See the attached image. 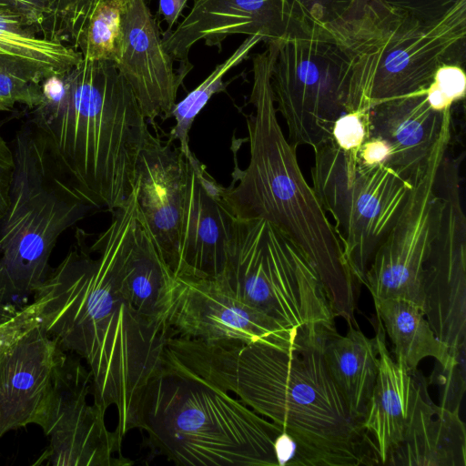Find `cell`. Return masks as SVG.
Segmentation results:
<instances>
[{"instance_id": "obj_1", "label": "cell", "mask_w": 466, "mask_h": 466, "mask_svg": "<svg viewBox=\"0 0 466 466\" xmlns=\"http://www.w3.org/2000/svg\"><path fill=\"white\" fill-rule=\"evenodd\" d=\"M136 218L133 191L93 242L77 228L70 249L33 297L43 329L86 363L94 400L106 410L115 406V431L121 440L137 428L142 393L163 366L169 334L167 327L136 309L123 286Z\"/></svg>"}, {"instance_id": "obj_2", "label": "cell", "mask_w": 466, "mask_h": 466, "mask_svg": "<svg viewBox=\"0 0 466 466\" xmlns=\"http://www.w3.org/2000/svg\"><path fill=\"white\" fill-rule=\"evenodd\" d=\"M322 345L287 351L257 342L171 336L165 360L280 425L317 466L380 464L375 442L327 370Z\"/></svg>"}, {"instance_id": "obj_3", "label": "cell", "mask_w": 466, "mask_h": 466, "mask_svg": "<svg viewBox=\"0 0 466 466\" xmlns=\"http://www.w3.org/2000/svg\"><path fill=\"white\" fill-rule=\"evenodd\" d=\"M41 89L28 126L48 165L93 208L125 207L149 129L114 62L83 58Z\"/></svg>"}, {"instance_id": "obj_4", "label": "cell", "mask_w": 466, "mask_h": 466, "mask_svg": "<svg viewBox=\"0 0 466 466\" xmlns=\"http://www.w3.org/2000/svg\"><path fill=\"white\" fill-rule=\"evenodd\" d=\"M279 50L276 40L252 56L253 84L245 116L249 162L241 169L235 160L233 180L225 196L236 217L262 218L286 234L315 268L334 317L356 327L357 291L360 284L345 259L332 222L312 186L304 177L297 147L285 137L277 116L271 73Z\"/></svg>"}, {"instance_id": "obj_5", "label": "cell", "mask_w": 466, "mask_h": 466, "mask_svg": "<svg viewBox=\"0 0 466 466\" xmlns=\"http://www.w3.org/2000/svg\"><path fill=\"white\" fill-rule=\"evenodd\" d=\"M320 27L346 61L345 113L364 116L380 101L427 88L441 66L465 64L466 0L429 9L351 0Z\"/></svg>"}, {"instance_id": "obj_6", "label": "cell", "mask_w": 466, "mask_h": 466, "mask_svg": "<svg viewBox=\"0 0 466 466\" xmlns=\"http://www.w3.org/2000/svg\"><path fill=\"white\" fill-rule=\"evenodd\" d=\"M137 429L176 464L278 466L274 441L283 428L164 360L142 393Z\"/></svg>"}, {"instance_id": "obj_7", "label": "cell", "mask_w": 466, "mask_h": 466, "mask_svg": "<svg viewBox=\"0 0 466 466\" xmlns=\"http://www.w3.org/2000/svg\"><path fill=\"white\" fill-rule=\"evenodd\" d=\"M12 148L9 203L0 218V306L6 312L31 301L57 239L93 208L54 172L29 126L16 132Z\"/></svg>"}, {"instance_id": "obj_8", "label": "cell", "mask_w": 466, "mask_h": 466, "mask_svg": "<svg viewBox=\"0 0 466 466\" xmlns=\"http://www.w3.org/2000/svg\"><path fill=\"white\" fill-rule=\"evenodd\" d=\"M218 278L244 303L322 343L336 330L324 286L311 262L262 218H237Z\"/></svg>"}, {"instance_id": "obj_9", "label": "cell", "mask_w": 466, "mask_h": 466, "mask_svg": "<svg viewBox=\"0 0 466 466\" xmlns=\"http://www.w3.org/2000/svg\"><path fill=\"white\" fill-rule=\"evenodd\" d=\"M313 149L312 187L361 285L375 252L400 218L412 183L383 164L363 163L358 152L341 149L332 138Z\"/></svg>"}, {"instance_id": "obj_10", "label": "cell", "mask_w": 466, "mask_h": 466, "mask_svg": "<svg viewBox=\"0 0 466 466\" xmlns=\"http://www.w3.org/2000/svg\"><path fill=\"white\" fill-rule=\"evenodd\" d=\"M346 73L345 58L320 26L297 25L279 40L270 83L292 145L315 148L332 138L345 113Z\"/></svg>"}, {"instance_id": "obj_11", "label": "cell", "mask_w": 466, "mask_h": 466, "mask_svg": "<svg viewBox=\"0 0 466 466\" xmlns=\"http://www.w3.org/2000/svg\"><path fill=\"white\" fill-rule=\"evenodd\" d=\"M451 139V126L435 147L425 170L412 182L400 218L367 268L362 284L374 301L405 299L421 310L423 270L435 246L444 208L439 170Z\"/></svg>"}, {"instance_id": "obj_12", "label": "cell", "mask_w": 466, "mask_h": 466, "mask_svg": "<svg viewBox=\"0 0 466 466\" xmlns=\"http://www.w3.org/2000/svg\"><path fill=\"white\" fill-rule=\"evenodd\" d=\"M93 396L92 375L80 360L65 356L37 425L49 445L34 464L116 466L132 464L121 453L122 440L105 422L106 410Z\"/></svg>"}, {"instance_id": "obj_13", "label": "cell", "mask_w": 466, "mask_h": 466, "mask_svg": "<svg viewBox=\"0 0 466 466\" xmlns=\"http://www.w3.org/2000/svg\"><path fill=\"white\" fill-rule=\"evenodd\" d=\"M166 320L168 337L257 342L287 351L309 343L296 330L244 303L217 277L174 275Z\"/></svg>"}, {"instance_id": "obj_14", "label": "cell", "mask_w": 466, "mask_h": 466, "mask_svg": "<svg viewBox=\"0 0 466 466\" xmlns=\"http://www.w3.org/2000/svg\"><path fill=\"white\" fill-rule=\"evenodd\" d=\"M439 185L444 208L423 270L421 311L436 336L459 358L465 355L466 344V218L456 165L441 170Z\"/></svg>"}, {"instance_id": "obj_15", "label": "cell", "mask_w": 466, "mask_h": 466, "mask_svg": "<svg viewBox=\"0 0 466 466\" xmlns=\"http://www.w3.org/2000/svg\"><path fill=\"white\" fill-rule=\"evenodd\" d=\"M147 132L135 168L137 218L148 230L161 258L176 273L188 180V160L175 142L163 141L157 122Z\"/></svg>"}, {"instance_id": "obj_16", "label": "cell", "mask_w": 466, "mask_h": 466, "mask_svg": "<svg viewBox=\"0 0 466 466\" xmlns=\"http://www.w3.org/2000/svg\"><path fill=\"white\" fill-rule=\"evenodd\" d=\"M299 24L290 0H193L176 29L163 33L162 43L184 79L193 66L190 48L199 40L221 50L232 35H260L266 43L284 38Z\"/></svg>"}, {"instance_id": "obj_17", "label": "cell", "mask_w": 466, "mask_h": 466, "mask_svg": "<svg viewBox=\"0 0 466 466\" xmlns=\"http://www.w3.org/2000/svg\"><path fill=\"white\" fill-rule=\"evenodd\" d=\"M114 64L130 86L147 123L171 117L184 79L174 68L146 0H127Z\"/></svg>"}, {"instance_id": "obj_18", "label": "cell", "mask_w": 466, "mask_h": 466, "mask_svg": "<svg viewBox=\"0 0 466 466\" xmlns=\"http://www.w3.org/2000/svg\"><path fill=\"white\" fill-rule=\"evenodd\" d=\"M175 276L216 278L227 260V245L238 218L219 185L192 152Z\"/></svg>"}, {"instance_id": "obj_19", "label": "cell", "mask_w": 466, "mask_h": 466, "mask_svg": "<svg viewBox=\"0 0 466 466\" xmlns=\"http://www.w3.org/2000/svg\"><path fill=\"white\" fill-rule=\"evenodd\" d=\"M65 356L40 324L0 350V439L37 423Z\"/></svg>"}, {"instance_id": "obj_20", "label": "cell", "mask_w": 466, "mask_h": 466, "mask_svg": "<svg viewBox=\"0 0 466 466\" xmlns=\"http://www.w3.org/2000/svg\"><path fill=\"white\" fill-rule=\"evenodd\" d=\"M365 118L367 137L380 138L389 147L385 166L410 183L425 170L452 122L451 108L433 109L424 89L380 101L368 109Z\"/></svg>"}, {"instance_id": "obj_21", "label": "cell", "mask_w": 466, "mask_h": 466, "mask_svg": "<svg viewBox=\"0 0 466 466\" xmlns=\"http://www.w3.org/2000/svg\"><path fill=\"white\" fill-rule=\"evenodd\" d=\"M385 465L465 466L466 431L459 409L435 405L426 385L417 383L404 439L388 456Z\"/></svg>"}, {"instance_id": "obj_22", "label": "cell", "mask_w": 466, "mask_h": 466, "mask_svg": "<svg viewBox=\"0 0 466 466\" xmlns=\"http://www.w3.org/2000/svg\"><path fill=\"white\" fill-rule=\"evenodd\" d=\"M376 338L379 371L362 425L375 442L380 464L385 465L388 456L404 439L414 405L417 383L410 373L391 359L380 319Z\"/></svg>"}, {"instance_id": "obj_23", "label": "cell", "mask_w": 466, "mask_h": 466, "mask_svg": "<svg viewBox=\"0 0 466 466\" xmlns=\"http://www.w3.org/2000/svg\"><path fill=\"white\" fill-rule=\"evenodd\" d=\"M327 370L353 417L363 422L379 371L377 338L370 339L355 327L345 336L337 330L323 342Z\"/></svg>"}, {"instance_id": "obj_24", "label": "cell", "mask_w": 466, "mask_h": 466, "mask_svg": "<svg viewBox=\"0 0 466 466\" xmlns=\"http://www.w3.org/2000/svg\"><path fill=\"white\" fill-rule=\"evenodd\" d=\"M374 304L377 316L394 345L395 362L409 373L427 357L434 358L445 371L465 363V356H453L436 336L416 304L399 299L377 300Z\"/></svg>"}, {"instance_id": "obj_25", "label": "cell", "mask_w": 466, "mask_h": 466, "mask_svg": "<svg viewBox=\"0 0 466 466\" xmlns=\"http://www.w3.org/2000/svg\"><path fill=\"white\" fill-rule=\"evenodd\" d=\"M173 278L148 230L137 218L124 261L123 286L141 314L166 327V304Z\"/></svg>"}, {"instance_id": "obj_26", "label": "cell", "mask_w": 466, "mask_h": 466, "mask_svg": "<svg viewBox=\"0 0 466 466\" xmlns=\"http://www.w3.org/2000/svg\"><path fill=\"white\" fill-rule=\"evenodd\" d=\"M0 59L40 83L83 60L72 46L38 35L19 16L0 10Z\"/></svg>"}, {"instance_id": "obj_27", "label": "cell", "mask_w": 466, "mask_h": 466, "mask_svg": "<svg viewBox=\"0 0 466 466\" xmlns=\"http://www.w3.org/2000/svg\"><path fill=\"white\" fill-rule=\"evenodd\" d=\"M260 41H263L260 35H248L231 56L218 64L201 84L174 106L171 117L175 118L176 124L167 135V140H178L179 147L186 157L192 153L188 144V133L196 116L212 96L224 91L228 86L229 81H224L225 75L247 59L250 51Z\"/></svg>"}, {"instance_id": "obj_28", "label": "cell", "mask_w": 466, "mask_h": 466, "mask_svg": "<svg viewBox=\"0 0 466 466\" xmlns=\"http://www.w3.org/2000/svg\"><path fill=\"white\" fill-rule=\"evenodd\" d=\"M127 0H97L75 45L84 59L114 61L122 35Z\"/></svg>"}, {"instance_id": "obj_29", "label": "cell", "mask_w": 466, "mask_h": 466, "mask_svg": "<svg viewBox=\"0 0 466 466\" xmlns=\"http://www.w3.org/2000/svg\"><path fill=\"white\" fill-rule=\"evenodd\" d=\"M0 10L19 16L46 39L62 43L72 41L68 0H0Z\"/></svg>"}, {"instance_id": "obj_30", "label": "cell", "mask_w": 466, "mask_h": 466, "mask_svg": "<svg viewBox=\"0 0 466 466\" xmlns=\"http://www.w3.org/2000/svg\"><path fill=\"white\" fill-rule=\"evenodd\" d=\"M43 100L41 83L0 59V111L9 110L15 104L35 108Z\"/></svg>"}, {"instance_id": "obj_31", "label": "cell", "mask_w": 466, "mask_h": 466, "mask_svg": "<svg viewBox=\"0 0 466 466\" xmlns=\"http://www.w3.org/2000/svg\"><path fill=\"white\" fill-rule=\"evenodd\" d=\"M430 106L438 111L451 108V106L465 96L466 75L464 68L457 65L445 64L435 71L432 81L424 89Z\"/></svg>"}, {"instance_id": "obj_32", "label": "cell", "mask_w": 466, "mask_h": 466, "mask_svg": "<svg viewBox=\"0 0 466 466\" xmlns=\"http://www.w3.org/2000/svg\"><path fill=\"white\" fill-rule=\"evenodd\" d=\"M297 23L320 26L343 12L351 0H290Z\"/></svg>"}, {"instance_id": "obj_33", "label": "cell", "mask_w": 466, "mask_h": 466, "mask_svg": "<svg viewBox=\"0 0 466 466\" xmlns=\"http://www.w3.org/2000/svg\"><path fill=\"white\" fill-rule=\"evenodd\" d=\"M40 324L39 304L33 299L26 305L8 312L0 319V350L8 347L25 332Z\"/></svg>"}, {"instance_id": "obj_34", "label": "cell", "mask_w": 466, "mask_h": 466, "mask_svg": "<svg viewBox=\"0 0 466 466\" xmlns=\"http://www.w3.org/2000/svg\"><path fill=\"white\" fill-rule=\"evenodd\" d=\"M331 137L341 149L358 152L367 137L365 115L355 112L342 114L333 125Z\"/></svg>"}, {"instance_id": "obj_35", "label": "cell", "mask_w": 466, "mask_h": 466, "mask_svg": "<svg viewBox=\"0 0 466 466\" xmlns=\"http://www.w3.org/2000/svg\"><path fill=\"white\" fill-rule=\"evenodd\" d=\"M274 451L278 466H317L311 455L284 429L275 439Z\"/></svg>"}, {"instance_id": "obj_36", "label": "cell", "mask_w": 466, "mask_h": 466, "mask_svg": "<svg viewBox=\"0 0 466 466\" xmlns=\"http://www.w3.org/2000/svg\"><path fill=\"white\" fill-rule=\"evenodd\" d=\"M14 169L13 148L4 138L0 123V218L5 214L9 203V190Z\"/></svg>"}, {"instance_id": "obj_37", "label": "cell", "mask_w": 466, "mask_h": 466, "mask_svg": "<svg viewBox=\"0 0 466 466\" xmlns=\"http://www.w3.org/2000/svg\"><path fill=\"white\" fill-rule=\"evenodd\" d=\"M360 159L368 165L383 164L390 156L388 145L377 137H367L358 151Z\"/></svg>"}, {"instance_id": "obj_38", "label": "cell", "mask_w": 466, "mask_h": 466, "mask_svg": "<svg viewBox=\"0 0 466 466\" xmlns=\"http://www.w3.org/2000/svg\"><path fill=\"white\" fill-rule=\"evenodd\" d=\"M97 0H68L72 21V44L75 45L85 22Z\"/></svg>"}, {"instance_id": "obj_39", "label": "cell", "mask_w": 466, "mask_h": 466, "mask_svg": "<svg viewBox=\"0 0 466 466\" xmlns=\"http://www.w3.org/2000/svg\"><path fill=\"white\" fill-rule=\"evenodd\" d=\"M188 0H158V13L163 15L168 27L167 31L172 30L174 25L177 22L182 11L187 7Z\"/></svg>"}, {"instance_id": "obj_40", "label": "cell", "mask_w": 466, "mask_h": 466, "mask_svg": "<svg viewBox=\"0 0 466 466\" xmlns=\"http://www.w3.org/2000/svg\"><path fill=\"white\" fill-rule=\"evenodd\" d=\"M390 2L399 4L400 5L415 8V9H429L440 7L450 4L453 0H389Z\"/></svg>"}, {"instance_id": "obj_41", "label": "cell", "mask_w": 466, "mask_h": 466, "mask_svg": "<svg viewBox=\"0 0 466 466\" xmlns=\"http://www.w3.org/2000/svg\"><path fill=\"white\" fill-rule=\"evenodd\" d=\"M8 312H5L4 309L0 306V319H2Z\"/></svg>"}]
</instances>
